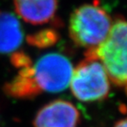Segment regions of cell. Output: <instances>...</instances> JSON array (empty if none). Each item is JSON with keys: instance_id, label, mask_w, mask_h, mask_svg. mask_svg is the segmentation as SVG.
Returning a JSON list of instances; mask_svg holds the SVG:
<instances>
[{"instance_id": "6da1fadb", "label": "cell", "mask_w": 127, "mask_h": 127, "mask_svg": "<svg viewBox=\"0 0 127 127\" xmlns=\"http://www.w3.org/2000/svg\"><path fill=\"white\" fill-rule=\"evenodd\" d=\"M18 72L4 86L9 97L20 100L34 99L42 93H58L70 85L73 66L63 54L51 52L32 63L23 52H15L11 58Z\"/></svg>"}, {"instance_id": "7a4b0ae2", "label": "cell", "mask_w": 127, "mask_h": 127, "mask_svg": "<svg viewBox=\"0 0 127 127\" xmlns=\"http://www.w3.org/2000/svg\"><path fill=\"white\" fill-rule=\"evenodd\" d=\"M112 19L97 4H85L76 8L69 19L68 33L75 45L93 50L105 40Z\"/></svg>"}, {"instance_id": "3957f363", "label": "cell", "mask_w": 127, "mask_h": 127, "mask_svg": "<svg viewBox=\"0 0 127 127\" xmlns=\"http://www.w3.org/2000/svg\"><path fill=\"white\" fill-rule=\"evenodd\" d=\"M89 50L101 64L109 79L127 95V20L119 17L113 21L105 40Z\"/></svg>"}, {"instance_id": "277c9868", "label": "cell", "mask_w": 127, "mask_h": 127, "mask_svg": "<svg viewBox=\"0 0 127 127\" xmlns=\"http://www.w3.org/2000/svg\"><path fill=\"white\" fill-rule=\"evenodd\" d=\"M69 86L71 94L79 101L95 102L108 97L110 80L102 64L87 50L85 58L73 68Z\"/></svg>"}, {"instance_id": "5b68a950", "label": "cell", "mask_w": 127, "mask_h": 127, "mask_svg": "<svg viewBox=\"0 0 127 127\" xmlns=\"http://www.w3.org/2000/svg\"><path fill=\"white\" fill-rule=\"evenodd\" d=\"M80 113L73 103L64 99L48 102L37 111L34 127H78Z\"/></svg>"}, {"instance_id": "8992f818", "label": "cell", "mask_w": 127, "mask_h": 127, "mask_svg": "<svg viewBox=\"0 0 127 127\" xmlns=\"http://www.w3.org/2000/svg\"><path fill=\"white\" fill-rule=\"evenodd\" d=\"M16 13L32 25H43L54 19L58 0H13Z\"/></svg>"}, {"instance_id": "52a82bcc", "label": "cell", "mask_w": 127, "mask_h": 127, "mask_svg": "<svg viewBox=\"0 0 127 127\" xmlns=\"http://www.w3.org/2000/svg\"><path fill=\"white\" fill-rule=\"evenodd\" d=\"M24 40V30L17 16L0 11V54L14 53Z\"/></svg>"}, {"instance_id": "ba28073f", "label": "cell", "mask_w": 127, "mask_h": 127, "mask_svg": "<svg viewBox=\"0 0 127 127\" xmlns=\"http://www.w3.org/2000/svg\"><path fill=\"white\" fill-rule=\"evenodd\" d=\"M59 34L56 29H43L34 34L28 36L27 40L29 44L38 48H48L58 42Z\"/></svg>"}, {"instance_id": "9c48e42d", "label": "cell", "mask_w": 127, "mask_h": 127, "mask_svg": "<svg viewBox=\"0 0 127 127\" xmlns=\"http://www.w3.org/2000/svg\"><path fill=\"white\" fill-rule=\"evenodd\" d=\"M113 127H127V117L118 120Z\"/></svg>"}]
</instances>
